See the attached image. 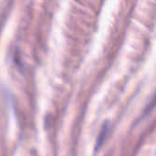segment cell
I'll return each mask as SVG.
<instances>
[{
	"label": "cell",
	"instance_id": "6da1fadb",
	"mask_svg": "<svg viewBox=\"0 0 156 156\" xmlns=\"http://www.w3.org/2000/svg\"><path fill=\"white\" fill-rule=\"evenodd\" d=\"M109 130H110V122H105L100 131V133L98 135V138H97V141H96V144H95V152L99 151L101 149V147L102 146L103 143L105 142V139L109 133Z\"/></svg>",
	"mask_w": 156,
	"mask_h": 156
},
{
	"label": "cell",
	"instance_id": "7a4b0ae2",
	"mask_svg": "<svg viewBox=\"0 0 156 156\" xmlns=\"http://www.w3.org/2000/svg\"><path fill=\"white\" fill-rule=\"evenodd\" d=\"M155 105H156V95L154 96V99L152 101V102L148 105V107H147V108H146V110L144 111V113H145V114H147L151 110H153V109L155 107Z\"/></svg>",
	"mask_w": 156,
	"mask_h": 156
}]
</instances>
